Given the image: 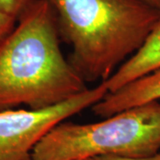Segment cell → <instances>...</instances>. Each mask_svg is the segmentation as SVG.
I'll use <instances>...</instances> for the list:
<instances>
[{"instance_id": "3", "label": "cell", "mask_w": 160, "mask_h": 160, "mask_svg": "<svg viewBox=\"0 0 160 160\" xmlns=\"http://www.w3.org/2000/svg\"><path fill=\"white\" fill-rule=\"evenodd\" d=\"M159 150L160 102H151L96 123L63 121L36 145L31 160H81L106 155L145 158Z\"/></svg>"}, {"instance_id": "4", "label": "cell", "mask_w": 160, "mask_h": 160, "mask_svg": "<svg viewBox=\"0 0 160 160\" xmlns=\"http://www.w3.org/2000/svg\"><path fill=\"white\" fill-rule=\"evenodd\" d=\"M109 92L104 83L51 108L0 111V160H31L41 139L55 126L102 101Z\"/></svg>"}, {"instance_id": "6", "label": "cell", "mask_w": 160, "mask_h": 160, "mask_svg": "<svg viewBox=\"0 0 160 160\" xmlns=\"http://www.w3.org/2000/svg\"><path fill=\"white\" fill-rule=\"evenodd\" d=\"M158 69H160V18L142 46L120 65L109 79L102 83L109 92H114Z\"/></svg>"}, {"instance_id": "1", "label": "cell", "mask_w": 160, "mask_h": 160, "mask_svg": "<svg viewBox=\"0 0 160 160\" xmlns=\"http://www.w3.org/2000/svg\"><path fill=\"white\" fill-rule=\"evenodd\" d=\"M60 42L51 5L34 0L0 42V111L51 108L88 89Z\"/></svg>"}, {"instance_id": "10", "label": "cell", "mask_w": 160, "mask_h": 160, "mask_svg": "<svg viewBox=\"0 0 160 160\" xmlns=\"http://www.w3.org/2000/svg\"><path fill=\"white\" fill-rule=\"evenodd\" d=\"M140 1L160 12V0H140Z\"/></svg>"}, {"instance_id": "5", "label": "cell", "mask_w": 160, "mask_h": 160, "mask_svg": "<svg viewBox=\"0 0 160 160\" xmlns=\"http://www.w3.org/2000/svg\"><path fill=\"white\" fill-rule=\"evenodd\" d=\"M160 101V69L132 81L105 97L91 107L92 113L101 118H109L120 111L142 104Z\"/></svg>"}, {"instance_id": "2", "label": "cell", "mask_w": 160, "mask_h": 160, "mask_svg": "<svg viewBox=\"0 0 160 160\" xmlns=\"http://www.w3.org/2000/svg\"><path fill=\"white\" fill-rule=\"evenodd\" d=\"M69 62L86 82H104L142 46L160 12L140 0H47Z\"/></svg>"}, {"instance_id": "7", "label": "cell", "mask_w": 160, "mask_h": 160, "mask_svg": "<svg viewBox=\"0 0 160 160\" xmlns=\"http://www.w3.org/2000/svg\"><path fill=\"white\" fill-rule=\"evenodd\" d=\"M34 0H0V7L16 21Z\"/></svg>"}, {"instance_id": "9", "label": "cell", "mask_w": 160, "mask_h": 160, "mask_svg": "<svg viewBox=\"0 0 160 160\" xmlns=\"http://www.w3.org/2000/svg\"><path fill=\"white\" fill-rule=\"evenodd\" d=\"M81 160H160V150L157 154L150 157H145V158H127V157L106 155V156L92 157V158H88Z\"/></svg>"}, {"instance_id": "8", "label": "cell", "mask_w": 160, "mask_h": 160, "mask_svg": "<svg viewBox=\"0 0 160 160\" xmlns=\"http://www.w3.org/2000/svg\"><path fill=\"white\" fill-rule=\"evenodd\" d=\"M17 21L11 17L0 7V42L15 27Z\"/></svg>"}]
</instances>
